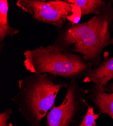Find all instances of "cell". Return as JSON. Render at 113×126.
<instances>
[{"label": "cell", "instance_id": "1", "mask_svg": "<svg viewBox=\"0 0 113 126\" xmlns=\"http://www.w3.org/2000/svg\"><path fill=\"white\" fill-rule=\"evenodd\" d=\"M113 23V6L109 1L103 11L86 22H67L57 30V35L52 45L63 51L83 56L93 68L97 67L102 62V50L113 45L111 33Z\"/></svg>", "mask_w": 113, "mask_h": 126}, {"label": "cell", "instance_id": "2", "mask_svg": "<svg viewBox=\"0 0 113 126\" xmlns=\"http://www.w3.org/2000/svg\"><path fill=\"white\" fill-rule=\"evenodd\" d=\"M66 83L64 79L52 75L32 73L19 80L18 92L11 100L31 126H40Z\"/></svg>", "mask_w": 113, "mask_h": 126}, {"label": "cell", "instance_id": "3", "mask_svg": "<svg viewBox=\"0 0 113 126\" xmlns=\"http://www.w3.org/2000/svg\"><path fill=\"white\" fill-rule=\"evenodd\" d=\"M23 55L24 66L31 73H46L69 81L85 77L93 68L84 56L63 51L52 45L27 49Z\"/></svg>", "mask_w": 113, "mask_h": 126}, {"label": "cell", "instance_id": "4", "mask_svg": "<svg viewBox=\"0 0 113 126\" xmlns=\"http://www.w3.org/2000/svg\"><path fill=\"white\" fill-rule=\"evenodd\" d=\"M66 96L58 106L47 114V126H79L87 110L85 98L88 90L81 88L76 80L67 82Z\"/></svg>", "mask_w": 113, "mask_h": 126}, {"label": "cell", "instance_id": "5", "mask_svg": "<svg viewBox=\"0 0 113 126\" xmlns=\"http://www.w3.org/2000/svg\"><path fill=\"white\" fill-rule=\"evenodd\" d=\"M16 6L36 21L49 24L57 30L69 21L74 23L72 19L77 8L68 0H18Z\"/></svg>", "mask_w": 113, "mask_h": 126}, {"label": "cell", "instance_id": "6", "mask_svg": "<svg viewBox=\"0 0 113 126\" xmlns=\"http://www.w3.org/2000/svg\"><path fill=\"white\" fill-rule=\"evenodd\" d=\"M87 94L98 113L109 115L113 121V92H106L103 87L94 84L88 90Z\"/></svg>", "mask_w": 113, "mask_h": 126}, {"label": "cell", "instance_id": "7", "mask_svg": "<svg viewBox=\"0 0 113 126\" xmlns=\"http://www.w3.org/2000/svg\"><path fill=\"white\" fill-rule=\"evenodd\" d=\"M112 79H113V57L106 58L98 67L92 68L85 76L83 82H93L104 87Z\"/></svg>", "mask_w": 113, "mask_h": 126}, {"label": "cell", "instance_id": "8", "mask_svg": "<svg viewBox=\"0 0 113 126\" xmlns=\"http://www.w3.org/2000/svg\"><path fill=\"white\" fill-rule=\"evenodd\" d=\"M9 4L7 0L0 1V50L4 47L7 36L13 37L18 34L19 30L10 25L8 21Z\"/></svg>", "mask_w": 113, "mask_h": 126}, {"label": "cell", "instance_id": "9", "mask_svg": "<svg viewBox=\"0 0 113 126\" xmlns=\"http://www.w3.org/2000/svg\"><path fill=\"white\" fill-rule=\"evenodd\" d=\"M80 9L81 16L90 14L98 15L106 9V1L101 0H68Z\"/></svg>", "mask_w": 113, "mask_h": 126}, {"label": "cell", "instance_id": "10", "mask_svg": "<svg viewBox=\"0 0 113 126\" xmlns=\"http://www.w3.org/2000/svg\"><path fill=\"white\" fill-rule=\"evenodd\" d=\"M86 106L87 107V111L79 126H96V121L100 114L99 113H95L94 108L91 106L87 101H86Z\"/></svg>", "mask_w": 113, "mask_h": 126}, {"label": "cell", "instance_id": "11", "mask_svg": "<svg viewBox=\"0 0 113 126\" xmlns=\"http://www.w3.org/2000/svg\"><path fill=\"white\" fill-rule=\"evenodd\" d=\"M12 112L11 108L7 109L4 112L0 114V126H11L8 125V121L11 117Z\"/></svg>", "mask_w": 113, "mask_h": 126}, {"label": "cell", "instance_id": "12", "mask_svg": "<svg viewBox=\"0 0 113 126\" xmlns=\"http://www.w3.org/2000/svg\"><path fill=\"white\" fill-rule=\"evenodd\" d=\"M104 89L106 92L109 93L113 92V82L107 84L105 87H104Z\"/></svg>", "mask_w": 113, "mask_h": 126}]
</instances>
